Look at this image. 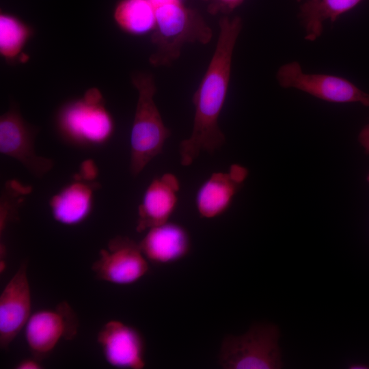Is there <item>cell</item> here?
<instances>
[{"label": "cell", "mask_w": 369, "mask_h": 369, "mask_svg": "<svg viewBox=\"0 0 369 369\" xmlns=\"http://www.w3.org/2000/svg\"><path fill=\"white\" fill-rule=\"evenodd\" d=\"M148 230L139 243L147 260L157 264H168L189 254L190 236L180 225L167 221Z\"/></svg>", "instance_id": "5bb4252c"}, {"label": "cell", "mask_w": 369, "mask_h": 369, "mask_svg": "<svg viewBox=\"0 0 369 369\" xmlns=\"http://www.w3.org/2000/svg\"><path fill=\"white\" fill-rule=\"evenodd\" d=\"M131 80L139 93L131 133L130 171L136 176L162 152L171 132L154 100L156 87L153 76L135 72Z\"/></svg>", "instance_id": "3957f363"}, {"label": "cell", "mask_w": 369, "mask_h": 369, "mask_svg": "<svg viewBox=\"0 0 369 369\" xmlns=\"http://www.w3.org/2000/svg\"><path fill=\"white\" fill-rule=\"evenodd\" d=\"M348 368L351 369H366L369 368V366L361 363H354L349 365Z\"/></svg>", "instance_id": "603a6c76"}, {"label": "cell", "mask_w": 369, "mask_h": 369, "mask_svg": "<svg viewBox=\"0 0 369 369\" xmlns=\"http://www.w3.org/2000/svg\"><path fill=\"white\" fill-rule=\"evenodd\" d=\"M153 5L154 6H156L157 5H159L161 3H163L164 2H166V1H170V0H149Z\"/></svg>", "instance_id": "cb8c5ba5"}, {"label": "cell", "mask_w": 369, "mask_h": 369, "mask_svg": "<svg viewBox=\"0 0 369 369\" xmlns=\"http://www.w3.org/2000/svg\"><path fill=\"white\" fill-rule=\"evenodd\" d=\"M92 271L99 280L129 285L146 274L148 264L139 244L127 236H117L100 251Z\"/></svg>", "instance_id": "52a82bcc"}, {"label": "cell", "mask_w": 369, "mask_h": 369, "mask_svg": "<svg viewBox=\"0 0 369 369\" xmlns=\"http://www.w3.org/2000/svg\"><path fill=\"white\" fill-rule=\"evenodd\" d=\"M57 120L62 134L81 145L102 144L111 137L114 130L113 118L96 88L87 90L82 98L64 105Z\"/></svg>", "instance_id": "5b68a950"}, {"label": "cell", "mask_w": 369, "mask_h": 369, "mask_svg": "<svg viewBox=\"0 0 369 369\" xmlns=\"http://www.w3.org/2000/svg\"><path fill=\"white\" fill-rule=\"evenodd\" d=\"M98 175V169L95 163L90 159L83 161L79 168V172L77 174L76 180L92 182Z\"/></svg>", "instance_id": "ffe728a7"}, {"label": "cell", "mask_w": 369, "mask_h": 369, "mask_svg": "<svg viewBox=\"0 0 369 369\" xmlns=\"http://www.w3.org/2000/svg\"><path fill=\"white\" fill-rule=\"evenodd\" d=\"M31 36V29L9 14L0 16V53L8 62L21 59L20 55Z\"/></svg>", "instance_id": "ac0fdd59"}, {"label": "cell", "mask_w": 369, "mask_h": 369, "mask_svg": "<svg viewBox=\"0 0 369 369\" xmlns=\"http://www.w3.org/2000/svg\"><path fill=\"white\" fill-rule=\"evenodd\" d=\"M243 1L244 0H210L207 10L210 14H217L219 12L229 14Z\"/></svg>", "instance_id": "d6986e66"}, {"label": "cell", "mask_w": 369, "mask_h": 369, "mask_svg": "<svg viewBox=\"0 0 369 369\" xmlns=\"http://www.w3.org/2000/svg\"><path fill=\"white\" fill-rule=\"evenodd\" d=\"M180 187L178 178L171 173L152 180L138 207L137 232L168 221L176 209Z\"/></svg>", "instance_id": "4fadbf2b"}, {"label": "cell", "mask_w": 369, "mask_h": 369, "mask_svg": "<svg viewBox=\"0 0 369 369\" xmlns=\"http://www.w3.org/2000/svg\"><path fill=\"white\" fill-rule=\"evenodd\" d=\"M156 23L152 36L155 46L150 57L154 66L171 65L180 55L186 43L208 44L213 31L197 11L186 8L180 0H170L155 6Z\"/></svg>", "instance_id": "7a4b0ae2"}, {"label": "cell", "mask_w": 369, "mask_h": 369, "mask_svg": "<svg viewBox=\"0 0 369 369\" xmlns=\"http://www.w3.org/2000/svg\"><path fill=\"white\" fill-rule=\"evenodd\" d=\"M298 2H303L305 1H316V0H297Z\"/></svg>", "instance_id": "d4e9b609"}, {"label": "cell", "mask_w": 369, "mask_h": 369, "mask_svg": "<svg viewBox=\"0 0 369 369\" xmlns=\"http://www.w3.org/2000/svg\"><path fill=\"white\" fill-rule=\"evenodd\" d=\"M203 1H204L206 2H208L210 0H203Z\"/></svg>", "instance_id": "4316f807"}, {"label": "cell", "mask_w": 369, "mask_h": 369, "mask_svg": "<svg viewBox=\"0 0 369 369\" xmlns=\"http://www.w3.org/2000/svg\"><path fill=\"white\" fill-rule=\"evenodd\" d=\"M96 187L95 182L77 180L53 195L49 204L54 219L66 226L83 222L91 212Z\"/></svg>", "instance_id": "9a60e30c"}, {"label": "cell", "mask_w": 369, "mask_h": 369, "mask_svg": "<svg viewBox=\"0 0 369 369\" xmlns=\"http://www.w3.org/2000/svg\"><path fill=\"white\" fill-rule=\"evenodd\" d=\"M276 79L283 88H294L333 103H360L369 107V94L343 77L304 72L301 64L290 62L281 66Z\"/></svg>", "instance_id": "8992f818"}, {"label": "cell", "mask_w": 369, "mask_h": 369, "mask_svg": "<svg viewBox=\"0 0 369 369\" xmlns=\"http://www.w3.org/2000/svg\"><path fill=\"white\" fill-rule=\"evenodd\" d=\"M31 295L27 261H23L0 295V346L7 348L31 314Z\"/></svg>", "instance_id": "30bf717a"}, {"label": "cell", "mask_w": 369, "mask_h": 369, "mask_svg": "<svg viewBox=\"0 0 369 369\" xmlns=\"http://www.w3.org/2000/svg\"><path fill=\"white\" fill-rule=\"evenodd\" d=\"M366 180H367L368 182L369 183V174H368V176L366 177Z\"/></svg>", "instance_id": "484cf974"}, {"label": "cell", "mask_w": 369, "mask_h": 369, "mask_svg": "<svg viewBox=\"0 0 369 369\" xmlns=\"http://www.w3.org/2000/svg\"><path fill=\"white\" fill-rule=\"evenodd\" d=\"M37 131L25 122L16 107H11L0 118L1 153L18 161L35 177L42 178L52 169L54 162L36 152Z\"/></svg>", "instance_id": "9c48e42d"}, {"label": "cell", "mask_w": 369, "mask_h": 369, "mask_svg": "<svg viewBox=\"0 0 369 369\" xmlns=\"http://www.w3.org/2000/svg\"><path fill=\"white\" fill-rule=\"evenodd\" d=\"M97 342L111 366L127 369L145 367V343L135 328L119 320L108 321L100 329Z\"/></svg>", "instance_id": "8fae6325"}, {"label": "cell", "mask_w": 369, "mask_h": 369, "mask_svg": "<svg viewBox=\"0 0 369 369\" xmlns=\"http://www.w3.org/2000/svg\"><path fill=\"white\" fill-rule=\"evenodd\" d=\"M358 141L365 152L369 154V124L365 125L360 131Z\"/></svg>", "instance_id": "7402d4cb"}, {"label": "cell", "mask_w": 369, "mask_h": 369, "mask_svg": "<svg viewBox=\"0 0 369 369\" xmlns=\"http://www.w3.org/2000/svg\"><path fill=\"white\" fill-rule=\"evenodd\" d=\"M279 328L271 323L253 325L244 334L226 336L218 356L226 369H277L283 366Z\"/></svg>", "instance_id": "277c9868"}, {"label": "cell", "mask_w": 369, "mask_h": 369, "mask_svg": "<svg viewBox=\"0 0 369 369\" xmlns=\"http://www.w3.org/2000/svg\"><path fill=\"white\" fill-rule=\"evenodd\" d=\"M78 327L75 313L62 301L54 310H40L30 316L25 326V340L33 356L42 359L62 339H73Z\"/></svg>", "instance_id": "ba28073f"}, {"label": "cell", "mask_w": 369, "mask_h": 369, "mask_svg": "<svg viewBox=\"0 0 369 369\" xmlns=\"http://www.w3.org/2000/svg\"><path fill=\"white\" fill-rule=\"evenodd\" d=\"M41 359L33 356L20 361L16 366L18 369H40L42 368Z\"/></svg>", "instance_id": "44dd1931"}, {"label": "cell", "mask_w": 369, "mask_h": 369, "mask_svg": "<svg viewBox=\"0 0 369 369\" xmlns=\"http://www.w3.org/2000/svg\"><path fill=\"white\" fill-rule=\"evenodd\" d=\"M362 0H316L303 1L299 18L303 27L305 39L314 41L323 31L327 20L334 22L344 13L351 10Z\"/></svg>", "instance_id": "2e32d148"}, {"label": "cell", "mask_w": 369, "mask_h": 369, "mask_svg": "<svg viewBox=\"0 0 369 369\" xmlns=\"http://www.w3.org/2000/svg\"><path fill=\"white\" fill-rule=\"evenodd\" d=\"M114 19L123 31L142 35L154 29L155 7L149 0H122L115 9Z\"/></svg>", "instance_id": "e0dca14e"}, {"label": "cell", "mask_w": 369, "mask_h": 369, "mask_svg": "<svg viewBox=\"0 0 369 369\" xmlns=\"http://www.w3.org/2000/svg\"><path fill=\"white\" fill-rule=\"evenodd\" d=\"M219 34L207 70L194 94L193 126L190 137L179 145L180 163L190 165L202 151L210 154L225 142L218 124L228 93L234 49L242 29L240 16H223L219 21Z\"/></svg>", "instance_id": "6da1fadb"}, {"label": "cell", "mask_w": 369, "mask_h": 369, "mask_svg": "<svg viewBox=\"0 0 369 369\" xmlns=\"http://www.w3.org/2000/svg\"><path fill=\"white\" fill-rule=\"evenodd\" d=\"M247 176V169L238 164H232L228 172L213 173L196 193L195 205L200 215L212 219L224 213Z\"/></svg>", "instance_id": "7c38bea8"}]
</instances>
